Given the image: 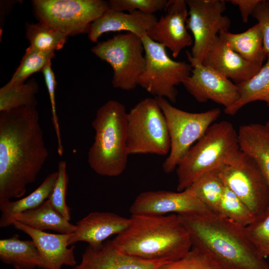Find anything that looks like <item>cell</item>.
I'll return each mask as SVG.
<instances>
[{
  "label": "cell",
  "mask_w": 269,
  "mask_h": 269,
  "mask_svg": "<svg viewBox=\"0 0 269 269\" xmlns=\"http://www.w3.org/2000/svg\"><path fill=\"white\" fill-rule=\"evenodd\" d=\"M128 228L113 239L117 247L142 260L168 262L192 248L189 234L178 215L132 214Z\"/></svg>",
  "instance_id": "3"
},
{
  "label": "cell",
  "mask_w": 269,
  "mask_h": 269,
  "mask_svg": "<svg viewBox=\"0 0 269 269\" xmlns=\"http://www.w3.org/2000/svg\"><path fill=\"white\" fill-rule=\"evenodd\" d=\"M156 269H225L212 256L200 249L192 247L181 258L166 262Z\"/></svg>",
  "instance_id": "32"
},
{
  "label": "cell",
  "mask_w": 269,
  "mask_h": 269,
  "mask_svg": "<svg viewBox=\"0 0 269 269\" xmlns=\"http://www.w3.org/2000/svg\"><path fill=\"white\" fill-rule=\"evenodd\" d=\"M0 260L15 269L41 268L39 252L31 240H21L17 234L0 240Z\"/></svg>",
  "instance_id": "24"
},
{
  "label": "cell",
  "mask_w": 269,
  "mask_h": 269,
  "mask_svg": "<svg viewBox=\"0 0 269 269\" xmlns=\"http://www.w3.org/2000/svg\"><path fill=\"white\" fill-rule=\"evenodd\" d=\"M218 36L233 50L250 62L263 65L267 59L263 30L258 23L241 33L222 31Z\"/></svg>",
  "instance_id": "22"
},
{
  "label": "cell",
  "mask_w": 269,
  "mask_h": 269,
  "mask_svg": "<svg viewBox=\"0 0 269 269\" xmlns=\"http://www.w3.org/2000/svg\"><path fill=\"white\" fill-rule=\"evenodd\" d=\"M110 8L112 10L133 12L139 11L142 12L154 14L157 11L165 9L167 0H110Z\"/></svg>",
  "instance_id": "35"
},
{
  "label": "cell",
  "mask_w": 269,
  "mask_h": 269,
  "mask_svg": "<svg viewBox=\"0 0 269 269\" xmlns=\"http://www.w3.org/2000/svg\"><path fill=\"white\" fill-rule=\"evenodd\" d=\"M91 51L112 67V83L114 88L131 91L138 86L145 65L141 37L130 32L118 34L98 43Z\"/></svg>",
  "instance_id": "8"
},
{
  "label": "cell",
  "mask_w": 269,
  "mask_h": 269,
  "mask_svg": "<svg viewBox=\"0 0 269 269\" xmlns=\"http://www.w3.org/2000/svg\"><path fill=\"white\" fill-rule=\"evenodd\" d=\"M178 216L189 234L192 247L206 252L225 269H269L244 227L212 212Z\"/></svg>",
  "instance_id": "2"
},
{
  "label": "cell",
  "mask_w": 269,
  "mask_h": 269,
  "mask_svg": "<svg viewBox=\"0 0 269 269\" xmlns=\"http://www.w3.org/2000/svg\"><path fill=\"white\" fill-rule=\"evenodd\" d=\"M55 57V52H46L27 47L19 66L7 84H21L33 74L42 71Z\"/></svg>",
  "instance_id": "30"
},
{
  "label": "cell",
  "mask_w": 269,
  "mask_h": 269,
  "mask_svg": "<svg viewBox=\"0 0 269 269\" xmlns=\"http://www.w3.org/2000/svg\"><path fill=\"white\" fill-rule=\"evenodd\" d=\"M12 225L28 235L34 242L40 254L43 269H61L63 266L74 267L76 261L74 246L68 248L71 234H51L31 228L19 222Z\"/></svg>",
  "instance_id": "17"
},
{
  "label": "cell",
  "mask_w": 269,
  "mask_h": 269,
  "mask_svg": "<svg viewBox=\"0 0 269 269\" xmlns=\"http://www.w3.org/2000/svg\"><path fill=\"white\" fill-rule=\"evenodd\" d=\"M219 215L244 228L251 224L256 219L246 205L226 185Z\"/></svg>",
  "instance_id": "31"
},
{
  "label": "cell",
  "mask_w": 269,
  "mask_h": 269,
  "mask_svg": "<svg viewBox=\"0 0 269 269\" xmlns=\"http://www.w3.org/2000/svg\"><path fill=\"white\" fill-rule=\"evenodd\" d=\"M26 38L32 49L52 52L62 49L66 43V34L43 23L25 24Z\"/></svg>",
  "instance_id": "29"
},
{
  "label": "cell",
  "mask_w": 269,
  "mask_h": 269,
  "mask_svg": "<svg viewBox=\"0 0 269 269\" xmlns=\"http://www.w3.org/2000/svg\"><path fill=\"white\" fill-rule=\"evenodd\" d=\"M38 91V83L34 78L21 84L6 83L0 89V112L23 107H36Z\"/></svg>",
  "instance_id": "28"
},
{
  "label": "cell",
  "mask_w": 269,
  "mask_h": 269,
  "mask_svg": "<svg viewBox=\"0 0 269 269\" xmlns=\"http://www.w3.org/2000/svg\"><path fill=\"white\" fill-rule=\"evenodd\" d=\"M58 177L48 199L53 207L65 219H71V209L66 203V192L68 183L67 164L65 160L58 163Z\"/></svg>",
  "instance_id": "33"
},
{
  "label": "cell",
  "mask_w": 269,
  "mask_h": 269,
  "mask_svg": "<svg viewBox=\"0 0 269 269\" xmlns=\"http://www.w3.org/2000/svg\"><path fill=\"white\" fill-rule=\"evenodd\" d=\"M15 221L39 231L50 230L60 234H71L76 229V225L70 223L60 215L48 199L34 209L15 216L13 223Z\"/></svg>",
  "instance_id": "23"
},
{
  "label": "cell",
  "mask_w": 269,
  "mask_h": 269,
  "mask_svg": "<svg viewBox=\"0 0 269 269\" xmlns=\"http://www.w3.org/2000/svg\"><path fill=\"white\" fill-rule=\"evenodd\" d=\"M166 119L170 141L169 153L162 164L169 173L176 169L189 149L205 134L221 115L219 108L190 113L172 106L163 98L155 97Z\"/></svg>",
  "instance_id": "7"
},
{
  "label": "cell",
  "mask_w": 269,
  "mask_h": 269,
  "mask_svg": "<svg viewBox=\"0 0 269 269\" xmlns=\"http://www.w3.org/2000/svg\"><path fill=\"white\" fill-rule=\"evenodd\" d=\"M220 171L226 186L246 205L256 219L266 213L269 207V186L251 157L243 152L237 162Z\"/></svg>",
  "instance_id": "11"
},
{
  "label": "cell",
  "mask_w": 269,
  "mask_h": 269,
  "mask_svg": "<svg viewBox=\"0 0 269 269\" xmlns=\"http://www.w3.org/2000/svg\"><path fill=\"white\" fill-rule=\"evenodd\" d=\"M164 263L142 260L126 254L112 240L97 248L88 246L80 263L73 269H156Z\"/></svg>",
  "instance_id": "18"
},
{
  "label": "cell",
  "mask_w": 269,
  "mask_h": 269,
  "mask_svg": "<svg viewBox=\"0 0 269 269\" xmlns=\"http://www.w3.org/2000/svg\"><path fill=\"white\" fill-rule=\"evenodd\" d=\"M58 172L54 171L47 175L42 183L27 196L15 201L6 200L0 202L1 217L0 227L12 225L13 217L25 211L34 209L49 198L56 183Z\"/></svg>",
  "instance_id": "25"
},
{
  "label": "cell",
  "mask_w": 269,
  "mask_h": 269,
  "mask_svg": "<svg viewBox=\"0 0 269 269\" xmlns=\"http://www.w3.org/2000/svg\"><path fill=\"white\" fill-rule=\"evenodd\" d=\"M49 154L36 107L0 112V202L23 196Z\"/></svg>",
  "instance_id": "1"
},
{
  "label": "cell",
  "mask_w": 269,
  "mask_h": 269,
  "mask_svg": "<svg viewBox=\"0 0 269 269\" xmlns=\"http://www.w3.org/2000/svg\"><path fill=\"white\" fill-rule=\"evenodd\" d=\"M129 211L132 215L155 216L211 212L189 188L177 192L166 190L143 192L135 198Z\"/></svg>",
  "instance_id": "14"
},
{
  "label": "cell",
  "mask_w": 269,
  "mask_h": 269,
  "mask_svg": "<svg viewBox=\"0 0 269 269\" xmlns=\"http://www.w3.org/2000/svg\"><path fill=\"white\" fill-rule=\"evenodd\" d=\"M157 20L154 14L139 11L126 13L110 8L90 25L88 38L92 42H96L104 33L123 31L141 38L146 35Z\"/></svg>",
  "instance_id": "20"
},
{
  "label": "cell",
  "mask_w": 269,
  "mask_h": 269,
  "mask_svg": "<svg viewBox=\"0 0 269 269\" xmlns=\"http://www.w3.org/2000/svg\"><path fill=\"white\" fill-rule=\"evenodd\" d=\"M245 234L261 256H269V214L244 228Z\"/></svg>",
  "instance_id": "34"
},
{
  "label": "cell",
  "mask_w": 269,
  "mask_h": 269,
  "mask_svg": "<svg viewBox=\"0 0 269 269\" xmlns=\"http://www.w3.org/2000/svg\"><path fill=\"white\" fill-rule=\"evenodd\" d=\"M237 85L239 98L233 105L224 109L226 114L234 115L245 105L257 101L265 102L269 107V54L266 63L255 75Z\"/></svg>",
  "instance_id": "26"
},
{
  "label": "cell",
  "mask_w": 269,
  "mask_h": 269,
  "mask_svg": "<svg viewBox=\"0 0 269 269\" xmlns=\"http://www.w3.org/2000/svg\"><path fill=\"white\" fill-rule=\"evenodd\" d=\"M130 222V218L114 213L91 212L76 223V231L71 234L68 244L69 246L83 241L92 248L100 247L109 237L125 230Z\"/></svg>",
  "instance_id": "16"
},
{
  "label": "cell",
  "mask_w": 269,
  "mask_h": 269,
  "mask_svg": "<svg viewBox=\"0 0 269 269\" xmlns=\"http://www.w3.org/2000/svg\"><path fill=\"white\" fill-rule=\"evenodd\" d=\"M252 16L262 27L264 46L267 55L269 54V0H261Z\"/></svg>",
  "instance_id": "37"
},
{
  "label": "cell",
  "mask_w": 269,
  "mask_h": 269,
  "mask_svg": "<svg viewBox=\"0 0 269 269\" xmlns=\"http://www.w3.org/2000/svg\"><path fill=\"white\" fill-rule=\"evenodd\" d=\"M225 187L220 170L217 169L203 175L188 188L211 212L219 214Z\"/></svg>",
  "instance_id": "27"
},
{
  "label": "cell",
  "mask_w": 269,
  "mask_h": 269,
  "mask_svg": "<svg viewBox=\"0 0 269 269\" xmlns=\"http://www.w3.org/2000/svg\"><path fill=\"white\" fill-rule=\"evenodd\" d=\"M202 63L232 79L236 84L250 79L263 66L244 59L219 36L214 40Z\"/></svg>",
  "instance_id": "19"
},
{
  "label": "cell",
  "mask_w": 269,
  "mask_h": 269,
  "mask_svg": "<svg viewBox=\"0 0 269 269\" xmlns=\"http://www.w3.org/2000/svg\"><path fill=\"white\" fill-rule=\"evenodd\" d=\"M238 135L241 150L255 161L269 186V130L265 125L250 124L241 126ZM268 214L269 207L265 215Z\"/></svg>",
  "instance_id": "21"
},
{
  "label": "cell",
  "mask_w": 269,
  "mask_h": 269,
  "mask_svg": "<svg viewBox=\"0 0 269 269\" xmlns=\"http://www.w3.org/2000/svg\"><path fill=\"white\" fill-rule=\"evenodd\" d=\"M227 1H230L233 4L238 7L243 22L247 23L249 16L252 15L261 0H231Z\"/></svg>",
  "instance_id": "38"
},
{
  "label": "cell",
  "mask_w": 269,
  "mask_h": 269,
  "mask_svg": "<svg viewBox=\"0 0 269 269\" xmlns=\"http://www.w3.org/2000/svg\"><path fill=\"white\" fill-rule=\"evenodd\" d=\"M192 69L190 75L182 84L186 90L200 103L209 100L227 108L239 98V88L224 76L214 69L195 61L190 53L186 52Z\"/></svg>",
  "instance_id": "13"
},
{
  "label": "cell",
  "mask_w": 269,
  "mask_h": 269,
  "mask_svg": "<svg viewBox=\"0 0 269 269\" xmlns=\"http://www.w3.org/2000/svg\"><path fill=\"white\" fill-rule=\"evenodd\" d=\"M145 65L137 85L155 97L163 98L171 103L176 101V86L189 76L192 67L189 63L172 59L166 48L142 36Z\"/></svg>",
  "instance_id": "9"
},
{
  "label": "cell",
  "mask_w": 269,
  "mask_h": 269,
  "mask_svg": "<svg viewBox=\"0 0 269 269\" xmlns=\"http://www.w3.org/2000/svg\"><path fill=\"white\" fill-rule=\"evenodd\" d=\"M265 125L269 130V120L267 121Z\"/></svg>",
  "instance_id": "39"
},
{
  "label": "cell",
  "mask_w": 269,
  "mask_h": 269,
  "mask_svg": "<svg viewBox=\"0 0 269 269\" xmlns=\"http://www.w3.org/2000/svg\"><path fill=\"white\" fill-rule=\"evenodd\" d=\"M128 112L125 106L109 100L97 110L92 126L95 132L88 153V162L97 174L120 175L125 170L128 156Z\"/></svg>",
  "instance_id": "5"
},
{
  "label": "cell",
  "mask_w": 269,
  "mask_h": 269,
  "mask_svg": "<svg viewBox=\"0 0 269 269\" xmlns=\"http://www.w3.org/2000/svg\"><path fill=\"white\" fill-rule=\"evenodd\" d=\"M224 0H186L188 16L186 25L193 36L190 54L202 63L207 52L220 31L228 30L231 20L223 14Z\"/></svg>",
  "instance_id": "12"
},
{
  "label": "cell",
  "mask_w": 269,
  "mask_h": 269,
  "mask_svg": "<svg viewBox=\"0 0 269 269\" xmlns=\"http://www.w3.org/2000/svg\"><path fill=\"white\" fill-rule=\"evenodd\" d=\"M165 10L166 13L157 19L146 35L169 49L176 58L183 49L193 43L186 25L188 6L185 0H169Z\"/></svg>",
  "instance_id": "15"
},
{
  "label": "cell",
  "mask_w": 269,
  "mask_h": 269,
  "mask_svg": "<svg viewBox=\"0 0 269 269\" xmlns=\"http://www.w3.org/2000/svg\"><path fill=\"white\" fill-rule=\"evenodd\" d=\"M32 5L40 22L67 36L88 33L90 25L110 9L103 0H34Z\"/></svg>",
  "instance_id": "10"
},
{
  "label": "cell",
  "mask_w": 269,
  "mask_h": 269,
  "mask_svg": "<svg viewBox=\"0 0 269 269\" xmlns=\"http://www.w3.org/2000/svg\"><path fill=\"white\" fill-rule=\"evenodd\" d=\"M242 153L232 124L226 121L213 123L177 165V191L188 188L207 172L235 163Z\"/></svg>",
  "instance_id": "4"
},
{
  "label": "cell",
  "mask_w": 269,
  "mask_h": 269,
  "mask_svg": "<svg viewBox=\"0 0 269 269\" xmlns=\"http://www.w3.org/2000/svg\"><path fill=\"white\" fill-rule=\"evenodd\" d=\"M127 147L129 155L169 154L166 121L155 97L142 99L128 112Z\"/></svg>",
  "instance_id": "6"
},
{
  "label": "cell",
  "mask_w": 269,
  "mask_h": 269,
  "mask_svg": "<svg viewBox=\"0 0 269 269\" xmlns=\"http://www.w3.org/2000/svg\"><path fill=\"white\" fill-rule=\"evenodd\" d=\"M41 72L44 76L45 84L49 96L51 108L52 123L57 141V152L60 156H62L64 151L63 146L62 144L58 117L56 113L55 103L56 81L54 73L52 69L51 62L48 63Z\"/></svg>",
  "instance_id": "36"
}]
</instances>
